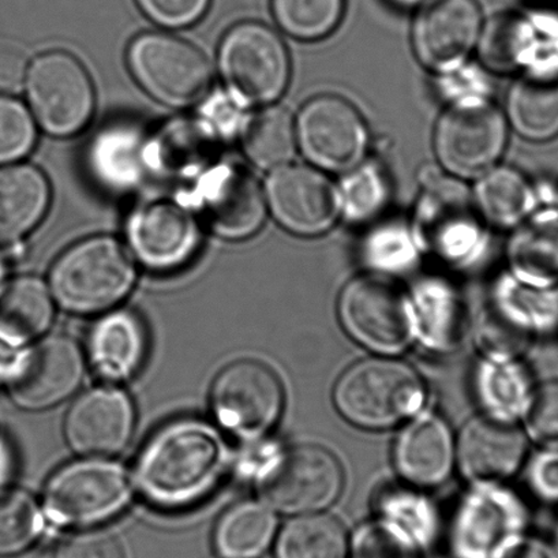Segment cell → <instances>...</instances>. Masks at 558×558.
I'll list each match as a JSON object with an SVG mask.
<instances>
[{
  "label": "cell",
  "mask_w": 558,
  "mask_h": 558,
  "mask_svg": "<svg viewBox=\"0 0 558 558\" xmlns=\"http://www.w3.org/2000/svg\"><path fill=\"white\" fill-rule=\"evenodd\" d=\"M267 203L278 223L300 236L322 235L340 218L338 186L313 167L276 168L267 182Z\"/></svg>",
  "instance_id": "obj_16"
},
{
  "label": "cell",
  "mask_w": 558,
  "mask_h": 558,
  "mask_svg": "<svg viewBox=\"0 0 558 558\" xmlns=\"http://www.w3.org/2000/svg\"><path fill=\"white\" fill-rule=\"evenodd\" d=\"M135 257L155 272H172L196 256L202 232L191 210L168 199L143 205L128 221Z\"/></svg>",
  "instance_id": "obj_19"
},
{
  "label": "cell",
  "mask_w": 558,
  "mask_h": 558,
  "mask_svg": "<svg viewBox=\"0 0 558 558\" xmlns=\"http://www.w3.org/2000/svg\"><path fill=\"white\" fill-rule=\"evenodd\" d=\"M484 29L475 0H425L413 24L416 59L437 74L462 66Z\"/></svg>",
  "instance_id": "obj_17"
},
{
  "label": "cell",
  "mask_w": 558,
  "mask_h": 558,
  "mask_svg": "<svg viewBox=\"0 0 558 558\" xmlns=\"http://www.w3.org/2000/svg\"><path fill=\"white\" fill-rule=\"evenodd\" d=\"M397 7L400 8H414L416 4H422L425 0H391Z\"/></svg>",
  "instance_id": "obj_53"
},
{
  "label": "cell",
  "mask_w": 558,
  "mask_h": 558,
  "mask_svg": "<svg viewBox=\"0 0 558 558\" xmlns=\"http://www.w3.org/2000/svg\"><path fill=\"white\" fill-rule=\"evenodd\" d=\"M57 558H124V553L116 536L105 531H86L64 541Z\"/></svg>",
  "instance_id": "obj_48"
},
{
  "label": "cell",
  "mask_w": 558,
  "mask_h": 558,
  "mask_svg": "<svg viewBox=\"0 0 558 558\" xmlns=\"http://www.w3.org/2000/svg\"><path fill=\"white\" fill-rule=\"evenodd\" d=\"M133 426V404L126 395L113 388H97L70 409L64 433L75 452L107 458L128 446Z\"/></svg>",
  "instance_id": "obj_21"
},
{
  "label": "cell",
  "mask_w": 558,
  "mask_h": 558,
  "mask_svg": "<svg viewBox=\"0 0 558 558\" xmlns=\"http://www.w3.org/2000/svg\"><path fill=\"white\" fill-rule=\"evenodd\" d=\"M220 70L229 95L241 106L270 105L289 85V51L269 26L243 23L221 43Z\"/></svg>",
  "instance_id": "obj_8"
},
{
  "label": "cell",
  "mask_w": 558,
  "mask_h": 558,
  "mask_svg": "<svg viewBox=\"0 0 558 558\" xmlns=\"http://www.w3.org/2000/svg\"><path fill=\"white\" fill-rule=\"evenodd\" d=\"M148 338L143 322L130 312H113L92 328L88 357L107 381H126L143 367Z\"/></svg>",
  "instance_id": "obj_26"
},
{
  "label": "cell",
  "mask_w": 558,
  "mask_h": 558,
  "mask_svg": "<svg viewBox=\"0 0 558 558\" xmlns=\"http://www.w3.org/2000/svg\"><path fill=\"white\" fill-rule=\"evenodd\" d=\"M138 7L156 24L183 28L203 17L209 0H137Z\"/></svg>",
  "instance_id": "obj_46"
},
{
  "label": "cell",
  "mask_w": 558,
  "mask_h": 558,
  "mask_svg": "<svg viewBox=\"0 0 558 558\" xmlns=\"http://www.w3.org/2000/svg\"><path fill=\"white\" fill-rule=\"evenodd\" d=\"M4 275H7V267H4V262L2 257H0V290H2Z\"/></svg>",
  "instance_id": "obj_54"
},
{
  "label": "cell",
  "mask_w": 558,
  "mask_h": 558,
  "mask_svg": "<svg viewBox=\"0 0 558 558\" xmlns=\"http://www.w3.org/2000/svg\"><path fill=\"white\" fill-rule=\"evenodd\" d=\"M295 129L303 155L322 170L345 172L365 160V119L343 97L322 95L308 100L298 116Z\"/></svg>",
  "instance_id": "obj_13"
},
{
  "label": "cell",
  "mask_w": 558,
  "mask_h": 558,
  "mask_svg": "<svg viewBox=\"0 0 558 558\" xmlns=\"http://www.w3.org/2000/svg\"><path fill=\"white\" fill-rule=\"evenodd\" d=\"M36 128L20 101L0 95V165L24 157L34 148Z\"/></svg>",
  "instance_id": "obj_44"
},
{
  "label": "cell",
  "mask_w": 558,
  "mask_h": 558,
  "mask_svg": "<svg viewBox=\"0 0 558 558\" xmlns=\"http://www.w3.org/2000/svg\"><path fill=\"white\" fill-rule=\"evenodd\" d=\"M340 216L352 225H372L391 202V181L384 167L363 160L344 172L338 186Z\"/></svg>",
  "instance_id": "obj_36"
},
{
  "label": "cell",
  "mask_w": 558,
  "mask_h": 558,
  "mask_svg": "<svg viewBox=\"0 0 558 558\" xmlns=\"http://www.w3.org/2000/svg\"><path fill=\"white\" fill-rule=\"evenodd\" d=\"M132 496L126 471L101 460L66 465L46 487L45 509L59 525L88 527L116 518Z\"/></svg>",
  "instance_id": "obj_9"
},
{
  "label": "cell",
  "mask_w": 558,
  "mask_h": 558,
  "mask_svg": "<svg viewBox=\"0 0 558 558\" xmlns=\"http://www.w3.org/2000/svg\"><path fill=\"white\" fill-rule=\"evenodd\" d=\"M352 558H421L420 545L397 524L384 519L360 531Z\"/></svg>",
  "instance_id": "obj_43"
},
{
  "label": "cell",
  "mask_w": 558,
  "mask_h": 558,
  "mask_svg": "<svg viewBox=\"0 0 558 558\" xmlns=\"http://www.w3.org/2000/svg\"><path fill=\"white\" fill-rule=\"evenodd\" d=\"M276 531V518L268 506L242 502L219 520L215 547L223 558H256L268 549Z\"/></svg>",
  "instance_id": "obj_34"
},
{
  "label": "cell",
  "mask_w": 558,
  "mask_h": 558,
  "mask_svg": "<svg viewBox=\"0 0 558 558\" xmlns=\"http://www.w3.org/2000/svg\"><path fill=\"white\" fill-rule=\"evenodd\" d=\"M507 119L523 138L544 143L558 135V74L523 73L509 90Z\"/></svg>",
  "instance_id": "obj_29"
},
{
  "label": "cell",
  "mask_w": 558,
  "mask_h": 558,
  "mask_svg": "<svg viewBox=\"0 0 558 558\" xmlns=\"http://www.w3.org/2000/svg\"><path fill=\"white\" fill-rule=\"evenodd\" d=\"M219 140L205 118L173 119L145 143L144 165L167 179L196 175L214 159Z\"/></svg>",
  "instance_id": "obj_23"
},
{
  "label": "cell",
  "mask_w": 558,
  "mask_h": 558,
  "mask_svg": "<svg viewBox=\"0 0 558 558\" xmlns=\"http://www.w3.org/2000/svg\"><path fill=\"white\" fill-rule=\"evenodd\" d=\"M242 145L248 159L263 170L289 165L298 146L295 123L290 112L280 107H268L254 113L243 124Z\"/></svg>",
  "instance_id": "obj_35"
},
{
  "label": "cell",
  "mask_w": 558,
  "mask_h": 558,
  "mask_svg": "<svg viewBox=\"0 0 558 558\" xmlns=\"http://www.w3.org/2000/svg\"><path fill=\"white\" fill-rule=\"evenodd\" d=\"M454 446L451 430L436 415H422L405 427L395 446V464L410 484L430 487L451 475Z\"/></svg>",
  "instance_id": "obj_24"
},
{
  "label": "cell",
  "mask_w": 558,
  "mask_h": 558,
  "mask_svg": "<svg viewBox=\"0 0 558 558\" xmlns=\"http://www.w3.org/2000/svg\"><path fill=\"white\" fill-rule=\"evenodd\" d=\"M192 199L210 231L226 240L256 234L267 216V199L257 178L235 162L210 168L199 178Z\"/></svg>",
  "instance_id": "obj_14"
},
{
  "label": "cell",
  "mask_w": 558,
  "mask_h": 558,
  "mask_svg": "<svg viewBox=\"0 0 558 558\" xmlns=\"http://www.w3.org/2000/svg\"><path fill=\"white\" fill-rule=\"evenodd\" d=\"M360 252L362 263L381 275L408 272L421 253L411 226L402 219L373 221L363 235Z\"/></svg>",
  "instance_id": "obj_38"
},
{
  "label": "cell",
  "mask_w": 558,
  "mask_h": 558,
  "mask_svg": "<svg viewBox=\"0 0 558 558\" xmlns=\"http://www.w3.org/2000/svg\"><path fill=\"white\" fill-rule=\"evenodd\" d=\"M48 203L50 186L37 168H0V245L19 241L35 229Z\"/></svg>",
  "instance_id": "obj_27"
},
{
  "label": "cell",
  "mask_w": 558,
  "mask_h": 558,
  "mask_svg": "<svg viewBox=\"0 0 558 558\" xmlns=\"http://www.w3.org/2000/svg\"><path fill=\"white\" fill-rule=\"evenodd\" d=\"M335 404L352 425L388 429L420 413L425 387L413 367L388 357L352 365L335 388Z\"/></svg>",
  "instance_id": "obj_3"
},
{
  "label": "cell",
  "mask_w": 558,
  "mask_h": 558,
  "mask_svg": "<svg viewBox=\"0 0 558 558\" xmlns=\"http://www.w3.org/2000/svg\"><path fill=\"white\" fill-rule=\"evenodd\" d=\"M83 376L78 345L66 336H51L21 354L7 384L20 408L45 410L68 399Z\"/></svg>",
  "instance_id": "obj_18"
},
{
  "label": "cell",
  "mask_w": 558,
  "mask_h": 558,
  "mask_svg": "<svg viewBox=\"0 0 558 558\" xmlns=\"http://www.w3.org/2000/svg\"><path fill=\"white\" fill-rule=\"evenodd\" d=\"M438 75H440L438 88H440L441 95L446 97L449 105L471 99V97H489V80H487L484 70L474 66V64L465 62L462 66Z\"/></svg>",
  "instance_id": "obj_47"
},
{
  "label": "cell",
  "mask_w": 558,
  "mask_h": 558,
  "mask_svg": "<svg viewBox=\"0 0 558 558\" xmlns=\"http://www.w3.org/2000/svg\"><path fill=\"white\" fill-rule=\"evenodd\" d=\"M493 558H556L544 542L519 535L504 545Z\"/></svg>",
  "instance_id": "obj_51"
},
{
  "label": "cell",
  "mask_w": 558,
  "mask_h": 558,
  "mask_svg": "<svg viewBox=\"0 0 558 558\" xmlns=\"http://www.w3.org/2000/svg\"><path fill=\"white\" fill-rule=\"evenodd\" d=\"M485 66L500 73L558 74V15L509 14L492 21L480 37Z\"/></svg>",
  "instance_id": "obj_15"
},
{
  "label": "cell",
  "mask_w": 558,
  "mask_h": 558,
  "mask_svg": "<svg viewBox=\"0 0 558 558\" xmlns=\"http://www.w3.org/2000/svg\"><path fill=\"white\" fill-rule=\"evenodd\" d=\"M535 388L533 376L519 357L487 360L476 371V397L486 415L508 424L523 420Z\"/></svg>",
  "instance_id": "obj_30"
},
{
  "label": "cell",
  "mask_w": 558,
  "mask_h": 558,
  "mask_svg": "<svg viewBox=\"0 0 558 558\" xmlns=\"http://www.w3.org/2000/svg\"><path fill=\"white\" fill-rule=\"evenodd\" d=\"M384 519L402 529L416 544H429L436 533V518L424 498L408 492H393L383 498Z\"/></svg>",
  "instance_id": "obj_42"
},
{
  "label": "cell",
  "mask_w": 558,
  "mask_h": 558,
  "mask_svg": "<svg viewBox=\"0 0 558 558\" xmlns=\"http://www.w3.org/2000/svg\"><path fill=\"white\" fill-rule=\"evenodd\" d=\"M28 73V59L14 43L0 41V95L17 94Z\"/></svg>",
  "instance_id": "obj_50"
},
{
  "label": "cell",
  "mask_w": 558,
  "mask_h": 558,
  "mask_svg": "<svg viewBox=\"0 0 558 558\" xmlns=\"http://www.w3.org/2000/svg\"><path fill=\"white\" fill-rule=\"evenodd\" d=\"M489 307L527 343L558 335V289H536L506 276Z\"/></svg>",
  "instance_id": "obj_28"
},
{
  "label": "cell",
  "mask_w": 558,
  "mask_h": 558,
  "mask_svg": "<svg viewBox=\"0 0 558 558\" xmlns=\"http://www.w3.org/2000/svg\"><path fill=\"white\" fill-rule=\"evenodd\" d=\"M529 484L542 502L558 507V449L539 448L529 464Z\"/></svg>",
  "instance_id": "obj_49"
},
{
  "label": "cell",
  "mask_w": 558,
  "mask_h": 558,
  "mask_svg": "<svg viewBox=\"0 0 558 558\" xmlns=\"http://www.w3.org/2000/svg\"><path fill=\"white\" fill-rule=\"evenodd\" d=\"M339 316L352 339L378 354H399L416 340L411 296L380 275L350 281L341 291Z\"/></svg>",
  "instance_id": "obj_5"
},
{
  "label": "cell",
  "mask_w": 558,
  "mask_h": 558,
  "mask_svg": "<svg viewBox=\"0 0 558 558\" xmlns=\"http://www.w3.org/2000/svg\"><path fill=\"white\" fill-rule=\"evenodd\" d=\"M23 351L0 340V381L8 383Z\"/></svg>",
  "instance_id": "obj_52"
},
{
  "label": "cell",
  "mask_w": 558,
  "mask_h": 558,
  "mask_svg": "<svg viewBox=\"0 0 558 558\" xmlns=\"http://www.w3.org/2000/svg\"><path fill=\"white\" fill-rule=\"evenodd\" d=\"M41 514L28 493H0V557L20 555L39 536Z\"/></svg>",
  "instance_id": "obj_41"
},
{
  "label": "cell",
  "mask_w": 558,
  "mask_h": 558,
  "mask_svg": "<svg viewBox=\"0 0 558 558\" xmlns=\"http://www.w3.org/2000/svg\"><path fill=\"white\" fill-rule=\"evenodd\" d=\"M272 8L287 35L311 41L332 34L343 17L344 0H272Z\"/></svg>",
  "instance_id": "obj_39"
},
{
  "label": "cell",
  "mask_w": 558,
  "mask_h": 558,
  "mask_svg": "<svg viewBox=\"0 0 558 558\" xmlns=\"http://www.w3.org/2000/svg\"><path fill=\"white\" fill-rule=\"evenodd\" d=\"M522 421L530 441L539 448L558 449V380L536 386Z\"/></svg>",
  "instance_id": "obj_45"
},
{
  "label": "cell",
  "mask_w": 558,
  "mask_h": 558,
  "mask_svg": "<svg viewBox=\"0 0 558 558\" xmlns=\"http://www.w3.org/2000/svg\"><path fill=\"white\" fill-rule=\"evenodd\" d=\"M227 465L229 449L220 433L203 421L181 420L145 444L135 463V485L151 507L182 511L216 489Z\"/></svg>",
  "instance_id": "obj_1"
},
{
  "label": "cell",
  "mask_w": 558,
  "mask_h": 558,
  "mask_svg": "<svg viewBox=\"0 0 558 558\" xmlns=\"http://www.w3.org/2000/svg\"><path fill=\"white\" fill-rule=\"evenodd\" d=\"M507 259L520 283L558 289V208L535 210L514 227Z\"/></svg>",
  "instance_id": "obj_25"
},
{
  "label": "cell",
  "mask_w": 558,
  "mask_h": 558,
  "mask_svg": "<svg viewBox=\"0 0 558 558\" xmlns=\"http://www.w3.org/2000/svg\"><path fill=\"white\" fill-rule=\"evenodd\" d=\"M415 314L416 339L427 349L448 352L462 343L465 313L460 298L441 281H424L411 296Z\"/></svg>",
  "instance_id": "obj_32"
},
{
  "label": "cell",
  "mask_w": 558,
  "mask_h": 558,
  "mask_svg": "<svg viewBox=\"0 0 558 558\" xmlns=\"http://www.w3.org/2000/svg\"><path fill=\"white\" fill-rule=\"evenodd\" d=\"M26 92L37 121L57 137L81 132L94 113L89 74L66 52H48L37 58L26 73Z\"/></svg>",
  "instance_id": "obj_12"
},
{
  "label": "cell",
  "mask_w": 558,
  "mask_h": 558,
  "mask_svg": "<svg viewBox=\"0 0 558 558\" xmlns=\"http://www.w3.org/2000/svg\"><path fill=\"white\" fill-rule=\"evenodd\" d=\"M257 489L264 502L276 511L317 513L338 500L343 489V470L327 449L301 444L264 464Z\"/></svg>",
  "instance_id": "obj_6"
},
{
  "label": "cell",
  "mask_w": 558,
  "mask_h": 558,
  "mask_svg": "<svg viewBox=\"0 0 558 558\" xmlns=\"http://www.w3.org/2000/svg\"><path fill=\"white\" fill-rule=\"evenodd\" d=\"M486 225L462 179L433 167L421 173L410 225L421 252L447 264H469L484 252Z\"/></svg>",
  "instance_id": "obj_2"
},
{
  "label": "cell",
  "mask_w": 558,
  "mask_h": 558,
  "mask_svg": "<svg viewBox=\"0 0 558 558\" xmlns=\"http://www.w3.org/2000/svg\"><path fill=\"white\" fill-rule=\"evenodd\" d=\"M529 522L524 504L512 492L481 484L459 508L453 550L459 558H493Z\"/></svg>",
  "instance_id": "obj_20"
},
{
  "label": "cell",
  "mask_w": 558,
  "mask_h": 558,
  "mask_svg": "<svg viewBox=\"0 0 558 558\" xmlns=\"http://www.w3.org/2000/svg\"><path fill=\"white\" fill-rule=\"evenodd\" d=\"M529 437L514 424L476 418L459 438L460 468L469 480L492 485L511 478L527 460Z\"/></svg>",
  "instance_id": "obj_22"
},
{
  "label": "cell",
  "mask_w": 558,
  "mask_h": 558,
  "mask_svg": "<svg viewBox=\"0 0 558 558\" xmlns=\"http://www.w3.org/2000/svg\"><path fill=\"white\" fill-rule=\"evenodd\" d=\"M145 143L130 129H111L97 137L94 148L95 170L111 184L133 183L138 162H144Z\"/></svg>",
  "instance_id": "obj_40"
},
{
  "label": "cell",
  "mask_w": 558,
  "mask_h": 558,
  "mask_svg": "<svg viewBox=\"0 0 558 558\" xmlns=\"http://www.w3.org/2000/svg\"><path fill=\"white\" fill-rule=\"evenodd\" d=\"M507 122L489 97L451 102L435 132L436 155L444 171L471 179L496 167L507 145Z\"/></svg>",
  "instance_id": "obj_7"
},
{
  "label": "cell",
  "mask_w": 558,
  "mask_h": 558,
  "mask_svg": "<svg viewBox=\"0 0 558 558\" xmlns=\"http://www.w3.org/2000/svg\"><path fill=\"white\" fill-rule=\"evenodd\" d=\"M53 305L39 279L19 278L0 290V340L21 349L50 327Z\"/></svg>",
  "instance_id": "obj_31"
},
{
  "label": "cell",
  "mask_w": 558,
  "mask_h": 558,
  "mask_svg": "<svg viewBox=\"0 0 558 558\" xmlns=\"http://www.w3.org/2000/svg\"><path fill=\"white\" fill-rule=\"evenodd\" d=\"M50 279L59 305L92 314L116 306L129 294L135 268L122 243L97 236L64 252L53 264Z\"/></svg>",
  "instance_id": "obj_4"
},
{
  "label": "cell",
  "mask_w": 558,
  "mask_h": 558,
  "mask_svg": "<svg viewBox=\"0 0 558 558\" xmlns=\"http://www.w3.org/2000/svg\"><path fill=\"white\" fill-rule=\"evenodd\" d=\"M128 59L140 85L167 106L196 105L213 83V70L203 53L170 35L137 37L129 48Z\"/></svg>",
  "instance_id": "obj_10"
},
{
  "label": "cell",
  "mask_w": 558,
  "mask_h": 558,
  "mask_svg": "<svg viewBox=\"0 0 558 558\" xmlns=\"http://www.w3.org/2000/svg\"><path fill=\"white\" fill-rule=\"evenodd\" d=\"M473 194L482 218L498 229H514L538 207L533 184L511 167H493L478 178Z\"/></svg>",
  "instance_id": "obj_33"
},
{
  "label": "cell",
  "mask_w": 558,
  "mask_h": 558,
  "mask_svg": "<svg viewBox=\"0 0 558 558\" xmlns=\"http://www.w3.org/2000/svg\"><path fill=\"white\" fill-rule=\"evenodd\" d=\"M347 551L343 525L318 512L291 520L276 544V558H347Z\"/></svg>",
  "instance_id": "obj_37"
},
{
  "label": "cell",
  "mask_w": 558,
  "mask_h": 558,
  "mask_svg": "<svg viewBox=\"0 0 558 558\" xmlns=\"http://www.w3.org/2000/svg\"><path fill=\"white\" fill-rule=\"evenodd\" d=\"M216 421L232 435L254 440L272 429L283 410L284 391L265 363L241 360L216 377L210 392Z\"/></svg>",
  "instance_id": "obj_11"
}]
</instances>
